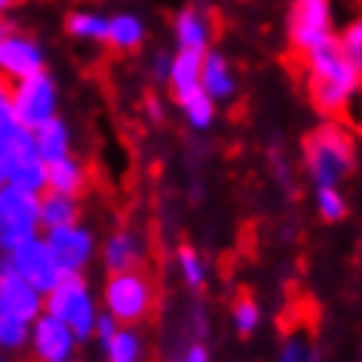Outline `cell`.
Segmentation results:
<instances>
[{"label":"cell","mask_w":362,"mask_h":362,"mask_svg":"<svg viewBox=\"0 0 362 362\" xmlns=\"http://www.w3.org/2000/svg\"><path fill=\"white\" fill-rule=\"evenodd\" d=\"M0 313L19 316L25 322H34L43 313V295L16 274L6 255H0Z\"/></svg>","instance_id":"cell-13"},{"label":"cell","mask_w":362,"mask_h":362,"mask_svg":"<svg viewBox=\"0 0 362 362\" xmlns=\"http://www.w3.org/2000/svg\"><path fill=\"white\" fill-rule=\"evenodd\" d=\"M200 68H203V56L200 52H187V49H178L169 62V77L166 83L172 89V95L181 98L194 89H200Z\"/></svg>","instance_id":"cell-19"},{"label":"cell","mask_w":362,"mask_h":362,"mask_svg":"<svg viewBox=\"0 0 362 362\" xmlns=\"http://www.w3.org/2000/svg\"><path fill=\"white\" fill-rule=\"evenodd\" d=\"M105 267L111 274H120V270H139L141 264V255H144V246L141 240L129 230H117L107 237L105 243Z\"/></svg>","instance_id":"cell-16"},{"label":"cell","mask_w":362,"mask_h":362,"mask_svg":"<svg viewBox=\"0 0 362 362\" xmlns=\"http://www.w3.org/2000/svg\"><path fill=\"white\" fill-rule=\"evenodd\" d=\"M261 322V310L255 301H249V298H240L237 307H233V325H237L240 334H252L258 329Z\"/></svg>","instance_id":"cell-29"},{"label":"cell","mask_w":362,"mask_h":362,"mask_svg":"<svg viewBox=\"0 0 362 362\" xmlns=\"http://www.w3.org/2000/svg\"><path fill=\"white\" fill-rule=\"evenodd\" d=\"M13 123H16V117H13V102H10V83L0 80V132Z\"/></svg>","instance_id":"cell-31"},{"label":"cell","mask_w":362,"mask_h":362,"mask_svg":"<svg viewBox=\"0 0 362 362\" xmlns=\"http://www.w3.org/2000/svg\"><path fill=\"white\" fill-rule=\"evenodd\" d=\"M185 362H209V353H206V347H200V344H194V347L185 353Z\"/></svg>","instance_id":"cell-34"},{"label":"cell","mask_w":362,"mask_h":362,"mask_svg":"<svg viewBox=\"0 0 362 362\" xmlns=\"http://www.w3.org/2000/svg\"><path fill=\"white\" fill-rule=\"evenodd\" d=\"M0 160H4V178L10 187L28 194L47 191V163L40 160L31 129L13 123L0 132Z\"/></svg>","instance_id":"cell-3"},{"label":"cell","mask_w":362,"mask_h":362,"mask_svg":"<svg viewBox=\"0 0 362 362\" xmlns=\"http://www.w3.org/2000/svg\"><path fill=\"white\" fill-rule=\"evenodd\" d=\"M301 62L307 68V93H310L313 107L325 117H341L362 89V80L344 56L338 37L320 43Z\"/></svg>","instance_id":"cell-1"},{"label":"cell","mask_w":362,"mask_h":362,"mask_svg":"<svg viewBox=\"0 0 362 362\" xmlns=\"http://www.w3.org/2000/svg\"><path fill=\"white\" fill-rule=\"evenodd\" d=\"M6 261H10V267L16 274H19L28 286L37 288L40 295H47L49 288H56L59 279L65 276L43 237H34L28 243H22V246H16L13 252H6Z\"/></svg>","instance_id":"cell-10"},{"label":"cell","mask_w":362,"mask_h":362,"mask_svg":"<svg viewBox=\"0 0 362 362\" xmlns=\"http://www.w3.org/2000/svg\"><path fill=\"white\" fill-rule=\"evenodd\" d=\"M316 212L325 221H341L347 215V200L338 187H316Z\"/></svg>","instance_id":"cell-27"},{"label":"cell","mask_w":362,"mask_h":362,"mask_svg":"<svg viewBox=\"0 0 362 362\" xmlns=\"http://www.w3.org/2000/svg\"><path fill=\"white\" fill-rule=\"evenodd\" d=\"M47 240V246L56 258V264L62 267V274H83V267L93 261L95 240L83 224H65V228H52L40 233Z\"/></svg>","instance_id":"cell-11"},{"label":"cell","mask_w":362,"mask_h":362,"mask_svg":"<svg viewBox=\"0 0 362 362\" xmlns=\"http://www.w3.org/2000/svg\"><path fill=\"white\" fill-rule=\"evenodd\" d=\"M16 4H19V0H0V22H4V16H6V13H10V10H13V6H16Z\"/></svg>","instance_id":"cell-35"},{"label":"cell","mask_w":362,"mask_h":362,"mask_svg":"<svg viewBox=\"0 0 362 362\" xmlns=\"http://www.w3.org/2000/svg\"><path fill=\"white\" fill-rule=\"evenodd\" d=\"M65 31L74 40H83V43H105L107 16L95 13V10H74V13H68V19H65Z\"/></svg>","instance_id":"cell-22"},{"label":"cell","mask_w":362,"mask_h":362,"mask_svg":"<svg viewBox=\"0 0 362 362\" xmlns=\"http://www.w3.org/2000/svg\"><path fill=\"white\" fill-rule=\"evenodd\" d=\"M153 286L141 270H120L111 274L105 286V313L114 316L120 325H135L151 313Z\"/></svg>","instance_id":"cell-6"},{"label":"cell","mask_w":362,"mask_h":362,"mask_svg":"<svg viewBox=\"0 0 362 362\" xmlns=\"http://www.w3.org/2000/svg\"><path fill=\"white\" fill-rule=\"evenodd\" d=\"M68 362H77V359H68Z\"/></svg>","instance_id":"cell-39"},{"label":"cell","mask_w":362,"mask_h":362,"mask_svg":"<svg viewBox=\"0 0 362 362\" xmlns=\"http://www.w3.org/2000/svg\"><path fill=\"white\" fill-rule=\"evenodd\" d=\"M181 114H185V120L194 126V129H209L212 120H215V102L209 95L203 93V89H194V93L175 98Z\"/></svg>","instance_id":"cell-24"},{"label":"cell","mask_w":362,"mask_h":362,"mask_svg":"<svg viewBox=\"0 0 362 362\" xmlns=\"http://www.w3.org/2000/svg\"><path fill=\"white\" fill-rule=\"evenodd\" d=\"M356 144L341 123H322L304 139V163L316 187H338L341 178L353 169Z\"/></svg>","instance_id":"cell-2"},{"label":"cell","mask_w":362,"mask_h":362,"mask_svg":"<svg viewBox=\"0 0 362 362\" xmlns=\"http://www.w3.org/2000/svg\"><path fill=\"white\" fill-rule=\"evenodd\" d=\"M178 270H181V276H185V283L191 288H200L206 283V264L191 246L178 249Z\"/></svg>","instance_id":"cell-28"},{"label":"cell","mask_w":362,"mask_h":362,"mask_svg":"<svg viewBox=\"0 0 362 362\" xmlns=\"http://www.w3.org/2000/svg\"><path fill=\"white\" fill-rule=\"evenodd\" d=\"M83 187H86V169L74 153H68V157H62L56 163H47V191L80 197Z\"/></svg>","instance_id":"cell-20"},{"label":"cell","mask_w":362,"mask_h":362,"mask_svg":"<svg viewBox=\"0 0 362 362\" xmlns=\"http://www.w3.org/2000/svg\"><path fill=\"white\" fill-rule=\"evenodd\" d=\"M80 221V200L71 194L43 191L40 194V233Z\"/></svg>","instance_id":"cell-18"},{"label":"cell","mask_w":362,"mask_h":362,"mask_svg":"<svg viewBox=\"0 0 362 362\" xmlns=\"http://www.w3.org/2000/svg\"><path fill=\"white\" fill-rule=\"evenodd\" d=\"M200 89L212 102H228L237 93V77L224 52L218 49H206L203 52V68H200Z\"/></svg>","instance_id":"cell-15"},{"label":"cell","mask_w":362,"mask_h":362,"mask_svg":"<svg viewBox=\"0 0 362 362\" xmlns=\"http://www.w3.org/2000/svg\"><path fill=\"white\" fill-rule=\"evenodd\" d=\"M332 4L329 0H292L288 6V43L295 56H307L320 43L334 37L332 28Z\"/></svg>","instance_id":"cell-8"},{"label":"cell","mask_w":362,"mask_h":362,"mask_svg":"<svg viewBox=\"0 0 362 362\" xmlns=\"http://www.w3.org/2000/svg\"><path fill=\"white\" fill-rule=\"evenodd\" d=\"M28 344H31V353L37 362H68V359H74L77 338L65 322L56 320V316L40 313L37 320L31 322Z\"/></svg>","instance_id":"cell-12"},{"label":"cell","mask_w":362,"mask_h":362,"mask_svg":"<svg viewBox=\"0 0 362 362\" xmlns=\"http://www.w3.org/2000/svg\"><path fill=\"white\" fill-rule=\"evenodd\" d=\"M334 37H338L344 56H347L353 71H356V77L362 80V16H356V19H353L341 34H334Z\"/></svg>","instance_id":"cell-26"},{"label":"cell","mask_w":362,"mask_h":362,"mask_svg":"<svg viewBox=\"0 0 362 362\" xmlns=\"http://www.w3.org/2000/svg\"><path fill=\"white\" fill-rule=\"evenodd\" d=\"M0 362H4V359H0Z\"/></svg>","instance_id":"cell-40"},{"label":"cell","mask_w":362,"mask_h":362,"mask_svg":"<svg viewBox=\"0 0 362 362\" xmlns=\"http://www.w3.org/2000/svg\"><path fill=\"white\" fill-rule=\"evenodd\" d=\"M13 117L25 129H37L40 123L52 120L59 114V83L49 71H40L34 77H25L19 83H10Z\"/></svg>","instance_id":"cell-7"},{"label":"cell","mask_w":362,"mask_h":362,"mask_svg":"<svg viewBox=\"0 0 362 362\" xmlns=\"http://www.w3.org/2000/svg\"><path fill=\"white\" fill-rule=\"evenodd\" d=\"M169 52H160V56L157 59H153V77H157V80H166L169 77Z\"/></svg>","instance_id":"cell-33"},{"label":"cell","mask_w":362,"mask_h":362,"mask_svg":"<svg viewBox=\"0 0 362 362\" xmlns=\"http://www.w3.org/2000/svg\"><path fill=\"white\" fill-rule=\"evenodd\" d=\"M6 185V178H4V160H0V187Z\"/></svg>","instance_id":"cell-37"},{"label":"cell","mask_w":362,"mask_h":362,"mask_svg":"<svg viewBox=\"0 0 362 362\" xmlns=\"http://www.w3.org/2000/svg\"><path fill=\"white\" fill-rule=\"evenodd\" d=\"M144 22L139 19L135 13H117V16H107V34H105V43L120 52H135L144 43Z\"/></svg>","instance_id":"cell-21"},{"label":"cell","mask_w":362,"mask_h":362,"mask_svg":"<svg viewBox=\"0 0 362 362\" xmlns=\"http://www.w3.org/2000/svg\"><path fill=\"white\" fill-rule=\"evenodd\" d=\"M279 362H313V350L301 338H292V341H286Z\"/></svg>","instance_id":"cell-30"},{"label":"cell","mask_w":362,"mask_h":362,"mask_svg":"<svg viewBox=\"0 0 362 362\" xmlns=\"http://www.w3.org/2000/svg\"><path fill=\"white\" fill-rule=\"evenodd\" d=\"M172 28H175L178 49L200 52V56L206 49H212V19L203 10H197V6H185V10L175 16Z\"/></svg>","instance_id":"cell-14"},{"label":"cell","mask_w":362,"mask_h":362,"mask_svg":"<svg viewBox=\"0 0 362 362\" xmlns=\"http://www.w3.org/2000/svg\"><path fill=\"white\" fill-rule=\"evenodd\" d=\"M4 31H6V25H4V22H0V37H4Z\"/></svg>","instance_id":"cell-38"},{"label":"cell","mask_w":362,"mask_h":362,"mask_svg":"<svg viewBox=\"0 0 362 362\" xmlns=\"http://www.w3.org/2000/svg\"><path fill=\"white\" fill-rule=\"evenodd\" d=\"M40 237V194L0 187V255Z\"/></svg>","instance_id":"cell-5"},{"label":"cell","mask_w":362,"mask_h":362,"mask_svg":"<svg viewBox=\"0 0 362 362\" xmlns=\"http://www.w3.org/2000/svg\"><path fill=\"white\" fill-rule=\"evenodd\" d=\"M102 347L107 362H141V341L132 332V325H120Z\"/></svg>","instance_id":"cell-23"},{"label":"cell","mask_w":362,"mask_h":362,"mask_svg":"<svg viewBox=\"0 0 362 362\" xmlns=\"http://www.w3.org/2000/svg\"><path fill=\"white\" fill-rule=\"evenodd\" d=\"M120 329V322L114 320V316H107V313H98V320H95V329H93V334L98 338V344H105L111 334Z\"/></svg>","instance_id":"cell-32"},{"label":"cell","mask_w":362,"mask_h":362,"mask_svg":"<svg viewBox=\"0 0 362 362\" xmlns=\"http://www.w3.org/2000/svg\"><path fill=\"white\" fill-rule=\"evenodd\" d=\"M43 313H49V316H56L59 322H65L68 329L74 332L77 341L93 338L98 313H95V301H93V292H89L83 274L62 276L59 286L43 295Z\"/></svg>","instance_id":"cell-4"},{"label":"cell","mask_w":362,"mask_h":362,"mask_svg":"<svg viewBox=\"0 0 362 362\" xmlns=\"http://www.w3.org/2000/svg\"><path fill=\"white\" fill-rule=\"evenodd\" d=\"M31 322L19 320V316L0 313V353H19L28 347Z\"/></svg>","instance_id":"cell-25"},{"label":"cell","mask_w":362,"mask_h":362,"mask_svg":"<svg viewBox=\"0 0 362 362\" xmlns=\"http://www.w3.org/2000/svg\"><path fill=\"white\" fill-rule=\"evenodd\" d=\"M148 111H151V117H153V120H160V105H157V102H153V98H151V102H148Z\"/></svg>","instance_id":"cell-36"},{"label":"cell","mask_w":362,"mask_h":362,"mask_svg":"<svg viewBox=\"0 0 362 362\" xmlns=\"http://www.w3.org/2000/svg\"><path fill=\"white\" fill-rule=\"evenodd\" d=\"M47 71V52L37 37L25 31L6 28L0 37V80L6 83H19L25 77H34Z\"/></svg>","instance_id":"cell-9"},{"label":"cell","mask_w":362,"mask_h":362,"mask_svg":"<svg viewBox=\"0 0 362 362\" xmlns=\"http://www.w3.org/2000/svg\"><path fill=\"white\" fill-rule=\"evenodd\" d=\"M31 135H34V144H37V153L43 163H56L71 153V129L59 114L52 120L40 123L37 129H31Z\"/></svg>","instance_id":"cell-17"}]
</instances>
